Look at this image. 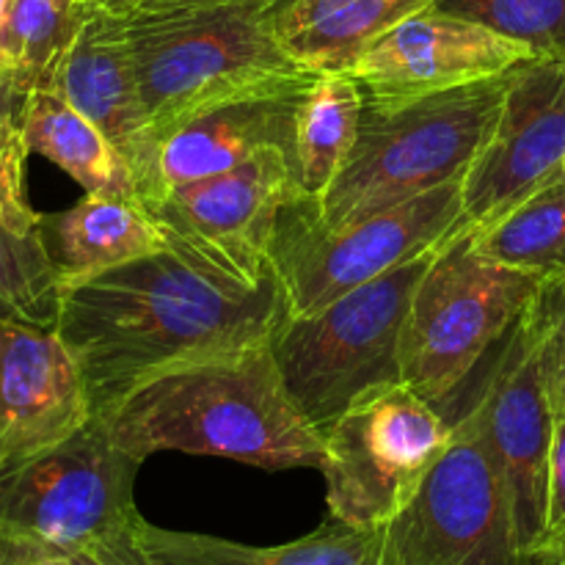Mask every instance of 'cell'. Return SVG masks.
<instances>
[{"mask_svg": "<svg viewBox=\"0 0 565 565\" xmlns=\"http://www.w3.org/2000/svg\"><path fill=\"white\" fill-rule=\"evenodd\" d=\"M287 318L276 274L246 287L166 248L61 285L55 334L99 417L154 375L268 345Z\"/></svg>", "mask_w": 565, "mask_h": 565, "instance_id": "obj_1", "label": "cell"}, {"mask_svg": "<svg viewBox=\"0 0 565 565\" xmlns=\"http://www.w3.org/2000/svg\"><path fill=\"white\" fill-rule=\"evenodd\" d=\"M97 419L141 463L154 452H188L281 472L320 469L326 456L323 436L281 381L270 342L154 375Z\"/></svg>", "mask_w": 565, "mask_h": 565, "instance_id": "obj_2", "label": "cell"}, {"mask_svg": "<svg viewBox=\"0 0 565 565\" xmlns=\"http://www.w3.org/2000/svg\"><path fill=\"white\" fill-rule=\"evenodd\" d=\"M125 17V36L160 149L163 138L193 116L254 94L307 88L315 72L287 55L274 9L143 11Z\"/></svg>", "mask_w": 565, "mask_h": 565, "instance_id": "obj_3", "label": "cell"}, {"mask_svg": "<svg viewBox=\"0 0 565 565\" xmlns=\"http://www.w3.org/2000/svg\"><path fill=\"white\" fill-rule=\"evenodd\" d=\"M505 77L472 83L401 108L364 105L359 138L334 185L315 199L329 230L467 177L494 130Z\"/></svg>", "mask_w": 565, "mask_h": 565, "instance_id": "obj_4", "label": "cell"}, {"mask_svg": "<svg viewBox=\"0 0 565 565\" xmlns=\"http://www.w3.org/2000/svg\"><path fill=\"white\" fill-rule=\"evenodd\" d=\"M436 252L345 292L320 312L287 318L276 331L270 348L281 381L320 436L364 397L403 384L408 309Z\"/></svg>", "mask_w": 565, "mask_h": 565, "instance_id": "obj_5", "label": "cell"}, {"mask_svg": "<svg viewBox=\"0 0 565 565\" xmlns=\"http://www.w3.org/2000/svg\"><path fill=\"white\" fill-rule=\"evenodd\" d=\"M141 461L110 441L97 417L0 472V565L66 561L136 516Z\"/></svg>", "mask_w": 565, "mask_h": 565, "instance_id": "obj_6", "label": "cell"}, {"mask_svg": "<svg viewBox=\"0 0 565 565\" xmlns=\"http://www.w3.org/2000/svg\"><path fill=\"white\" fill-rule=\"evenodd\" d=\"M467 226L463 180L334 230L320 224L315 199L301 191L276 218L270 265L290 318H307L345 292L436 252Z\"/></svg>", "mask_w": 565, "mask_h": 565, "instance_id": "obj_7", "label": "cell"}, {"mask_svg": "<svg viewBox=\"0 0 565 565\" xmlns=\"http://www.w3.org/2000/svg\"><path fill=\"white\" fill-rule=\"evenodd\" d=\"M544 281L483 257L472 226L430 257L403 334V384L445 412Z\"/></svg>", "mask_w": 565, "mask_h": 565, "instance_id": "obj_8", "label": "cell"}, {"mask_svg": "<svg viewBox=\"0 0 565 565\" xmlns=\"http://www.w3.org/2000/svg\"><path fill=\"white\" fill-rule=\"evenodd\" d=\"M450 441V419L412 386L364 397L323 434L320 472L331 516L359 530H384Z\"/></svg>", "mask_w": 565, "mask_h": 565, "instance_id": "obj_9", "label": "cell"}, {"mask_svg": "<svg viewBox=\"0 0 565 565\" xmlns=\"http://www.w3.org/2000/svg\"><path fill=\"white\" fill-rule=\"evenodd\" d=\"M406 508L386 524L384 565H530L511 491L467 417Z\"/></svg>", "mask_w": 565, "mask_h": 565, "instance_id": "obj_10", "label": "cell"}, {"mask_svg": "<svg viewBox=\"0 0 565 565\" xmlns=\"http://www.w3.org/2000/svg\"><path fill=\"white\" fill-rule=\"evenodd\" d=\"M296 193H301L296 154L265 152L221 174L169 188L149 213L171 248L241 285L259 287L276 274L270 265L276 218Z\"/></svg>", "mask_w": 565, "mask_h": 565, "instance_id": "obj_11", "label": "cell"}, {"mask_svg": "<svg viewBox=\"0 0 565 565\" xmlns=\"http://www.w3.org/2000/svg\"><path fill=\"white\" fill-rule=\"evenodd\" d=\"M483 379L467 403L447 408L445 417H467L494 458L516 511L519 535L527 557L544 539L546 475L555 434V408L541 370L539 326L533 303L486 356Z\"/></svg>", "mask_w": 565, "mask_h": 565, "instance_id": "obj_12", "label": "cell"}, {"mask_svg": "<svg viewBox=\"0 0 565 565\" xmlns=\"http://www.w3.org/2000/svg\"><path fill=\"white\" fill-rule=\"evenodd\" d=\"M565 53L533 55L505 77L489 141L463 177V213L483 230L563 177Z\"/></svg>", "mask_w": 565, "mask_h": 565, "instance_id": "obj_13", "label": "cell"}, {"mask_svg": "<svg viewBox=\"0 0 565 565\" xmlns=\"http://www.w3.org/2000/svg\"><path fill=\"white\" fill-rule=\"evenodd\" d=\"M527 44L430 3L386 31L353 66L351 77L370 108H401L414 99L502 77L533 58Z\"/></svg>", "mask_w": 565, "mask_h": 565, "instance_id": "obj_14", "label": "cell"}, {"mask_svg": "<svg viewBox=\"0 0 565 565\" xmlns=\"http://www.w3.org/2000/svg\"><path fill=\"white\" fill-rule=\"evenodd\" d=\"M50 92H58L114 143L130 169L143 207L149 210L166 196L160 141L132 70L125 17L94 3Z\"/></svg>", "mask_w": 565, "mask_h": 565, "instance_id": "obj_15", "label": "cell"}, {"mask_svg": "<svg viewBox=\"0 0 565 565\" xmlns=\"http://www.w3.org/2000/svg\"><path fill=\"white\" fill-rule=\"evenodd\" d=\"M92 419L83 375L55 329L0 318V472Z\"/></svg>", "mask_w": 565, "mask_h": 565, "instance_id": "obj_16", "label": "cell"}, {"mask_svg": "<svg viewBox=\"0 0 565 565\" xmlns=\"http://www.w3.org/2000/svg\"><path fill=\"white\" fill-rule=\"evenodd\" d=\"M307 88L232 99L169 132L160 149L166 191L230 171L265 152L296 154V116Z\"/></svg>", "mask_w": 565, "mask_h": 565, "instance_id": "obj_17", "label": "cell"}, {"mask_svg": "<svg viewBox=\"0 0 565 565\" xmlns=\"http://www.w3.org/2000/svg\"><path fill=\"white\" fill-rule=\"evenodd\" d=\"M121 541L149 565H384V533L359 530L331 516L312 535L281 546H248L202 533H177L143 522L119 530Z\"/></svg>", "mask_w": 565, "mask_h": 565, "instance_id": "obj_18", "label": "cell"}, {"mask_svg": "<svg viewBox=\"0 0 565 565\" xmlns=\"http://www.w3.org/2000/svg\"><path fill=\"white\" fill-rule=\"evenodd\" d=\"M39 232L61 285L171 248L141 202L110 193H86L64 213L42 215Z\"/></svg>", "mask_w": 565, "mask_h": 565, "instance_id": "obj_19", "label": "cell"}, {"mask_svg": "<svg viewBox=\"0 0 565 565\" xmlns=\"http://www.w3.org/2000/svg\"><path fill=\"white\" fill-rule=\"evenodd\" d=\"M434 0H281L274 28L281 47L315 75H351L362 55Z\"/></svg>", "mask_w": 565, "mask_h": 565, "instance_id": "obj_20", "label": "cell"}, {"mask_svg": "<svg viewBox=\"0 0 565 565\" xmlns=\"http://www.w3.org/2000/svg\"><path fill=\"white\" fill-rule=\"evenodd\" d=\"M22 138L28 152L58 166L86 193L138 199L130 169L114 143L58 92H31L22 110Z\"/></svg>", "mask_w": 565, "mask_h": 565, "instance_id": "obj_21", "label": "cell"}, {"mask_svg": "<svg viewBox=\"0 0 565 565\" xmlns=\"http://www.w3.org/2000/svg\"><path fill=\"white\" fill-rule=\"evenodd\" d=\"M94 3L6 0L0 17V75L20 92H47Z\"/></svg>", "mask_w": 565, "mask_h": 565, "instance_id": "obj_22", "label": "cell"}, {"mask_svg": "<svg viewBox=\"0 0 565 565\" xmlns=\"http://www.w3.org/2000/svg\"><path fill=\"white\" fill-rule=\"evenodd\" d=\"M362 114V88L351 75H318L303 92L296 116V163L307 196L320 199L334 185L359 138Z\"/></svg>", "mask_w": 565, "mask_h": 565, "instance_id": "obj_23", "label": "cell"}, {"mask_svg": "<svg viewBox=\"0 0 565 565\" xmlns=\"http://www.w3.org/2000/svg\"><path fill=\"white\" fill-rule=\"evenodd\" d=\"M472 246L541 281L565 279V177L546 182L491 226L472 230Z\"/></svg>", "mask_w": 565, "mask_h": 565, "instance_id": "obj_24", "label": "cell"}, {"mask_svg": "<svg viewBox=\"0 0 565 565\" xmlns=\"http://www.w3.org/2000/svg\"><path fill=\"white\" fill-rule=\"evenodd\" d=\"M61 279L42 232L17 235L0 224V318L55 329Z\"/></svg>", "mask_w": 565, "mask_h": 565, "instance_id": "obj_25", "label": "cell"}, {"mask_svg": "<svg viewBox=\"0 0 565 565\" xmlns=\"http://www.w3.org/2000/svg\"><path fill=\"white\" fill-rule=\"evenodd\" d=\"M450 14L467 17L535 55L565 53V0H434Z\"/></svg>", "mask_w": 565, "mask_h": 565, "instance_id": "obj_26", "label": "cell"}, {"mask_svg": "<svg viewBox=\"0 0 565 565\" xmlns=\"http://www.w3.org/2000/svg\"><path fill=\"white\" fill-rule=\"evenodd\" d=\"M541 370L555 417L565 414V279L544 281L533 298Z\"/></svg>", "mask_w": 565, "mask_h": 565, "instance_id": "obj_27", "label": "cell"}, {"mask_svg": "<svg viewBox=\"0 0 565 565\" xmlns=\"http://www.w3.org/2000/svg\"><path fill=\"white\" fill-rule=\"evenodd\" d=\"M28 147L22 132L0 138V224L17 235H36L42 215L25 196Z\"/></svg>", "mask_w": 565, "mask_h": 565, "instance_id": "obj_28", "label": "cell"}, {"mask_svg": "<svg viewBox=\"0 0 565 565\" xmlns=\"http://www.w3.org/2000/svg\"><path fill=\"white\" fill-rule=\"evenodd\" d=\"M565 535V414L555 417V434L550 447V475H546V524L544 539Z\"/></svg>", "mask_w": 565, "mask_h": 565, "instance_id": "obj_29", "label": "cell"}, {"mask_svg": "<svg viewBox=\"0 0 565 565\" xmlns=\"http://www.w3.org/2000/svg\"><path fill=\"white\" fill-rule=\"evenodd\" d=\"M28 94L20 92L6 75H0V138L22 132V110Z\"/></svg>", "mask_w": 565, "mask_h": 565, "instance_id": "obj_30", "label": "cell"}, {"mask_svg": "<svg viewBox=\"0 0 565 565\" xmlns=\"http://www.w3.org/2000/svg\"><path fill=\"white\" fill-rule=\"evenodd\" d=\"M279 3L281 0H143L138 9L180 11V9H218V6H265V9H276Z\"/></svg>", "mask_w": 565, "mask_h": 565, "instance_id": "obj_31", "label": "cell"}, {"mask_svg": "<svg viewBox=\"0 0 565 565\" xmlns=\"http://www.w3.org/2000/svg\"><path fill=\"white\" fill-rule=\"evenodd\" d=\"M88 552H94V555H97L99 561L108 563V565H149L141 555H136V552H132L130 546H127L125 541L119 539V535H110L108 541H103V544L92 546V550H88Z\"/></svg>", "mask_w": 565, "mask_h": 565, "instance_id": "obj_32", "label": "cell"}, {"mask_svg": "<svg viewBox=\"0 0 565 565\" xmlns=\"http://www.w3.org/2000/svg\"><path fill=\"white\" fill-rule=\"evenodd\" d=\"M530 565H565V535L544 541L530 555Z\"/></svg>", "mask_w": 565, "mask_h": 565, "instance_id": "obj_33", "label": "cell"}, {"mask_svg": "<svg viewBox=\"0 0 565 565\" xmlns=\"http://www.w3.org/2000/svg\"><path fill=\"white\" fill-rule=\"evenodd\" d=\"M97 3L105 6L108 11H114V14H130V11L138 9L143 0H97Z\"/></svg>", "mask_w": 565, "mask_h": 565, "instance_id": "obj_34", "label": "cell"}, {"mask_svg": "<svg viewBox=\"0 0 565 565\" xmlns=\"http://www.w3.org/2000/svg\"><path fill=\"white\" fill-rule=\"evenodd\" d=\"M64 565H108V563H103L97 555H94V552L86 550V552H77V555L66 557Z\"/></svg>", "mask_w": 565, "mask_h": 565, "instance_id": "obj_35", "label": "cell"}, {"mask_svg": "<svg viewBox=\"0 0 565 565\" xmlns=\"http://www.w3.org/2000/svg\"><path fill=\"white\" fill-rule=\"evenodd\" d=\"M39 565H64V561H53V563H39Z\"/></svg>", "mask_w": 565, "mask_h": 565, "instance_id": "obj_36", "label": "cell"}, {"mask_svg": "<svg viewBox=\"0 0 565 565\" xmlns=\"http://www.w3.org/2000/svg\"><path fill=\"white\" fill-rule=\"evenodd\" d=\"M3 9H6V0H0V17H3Z\"/></svg>", "mask_w": 565, "mask_h": 565, "instance_id": "obj_37", "label": "cell"}, {"mask_svg": "<svg viewBox=\"0 0 565 565\" xmlns=\"http://www.w3.org/2000/svg\"><path fill=\"white\" fill-rule=\"evenodd\" d=\"M83 3H97V0H83Z\"/></svg>", "mask_w": 565, "mask_h": 565, "instance_id": "obj_38", "label": "cell"}, {"mask_svg": "<svg viewBox=\"0 0 565 565\" xmlns=\"http://www.w3.org/2000/svg\"><path fill=\"white\" fill-rule=\"evenodd\" d=\"M563 177H565V163H563Z\"/></svg>", "mask_w": 565, "mask_h": 565, "instance_id": "obj_39", "label": "cell"}]
</instances>
